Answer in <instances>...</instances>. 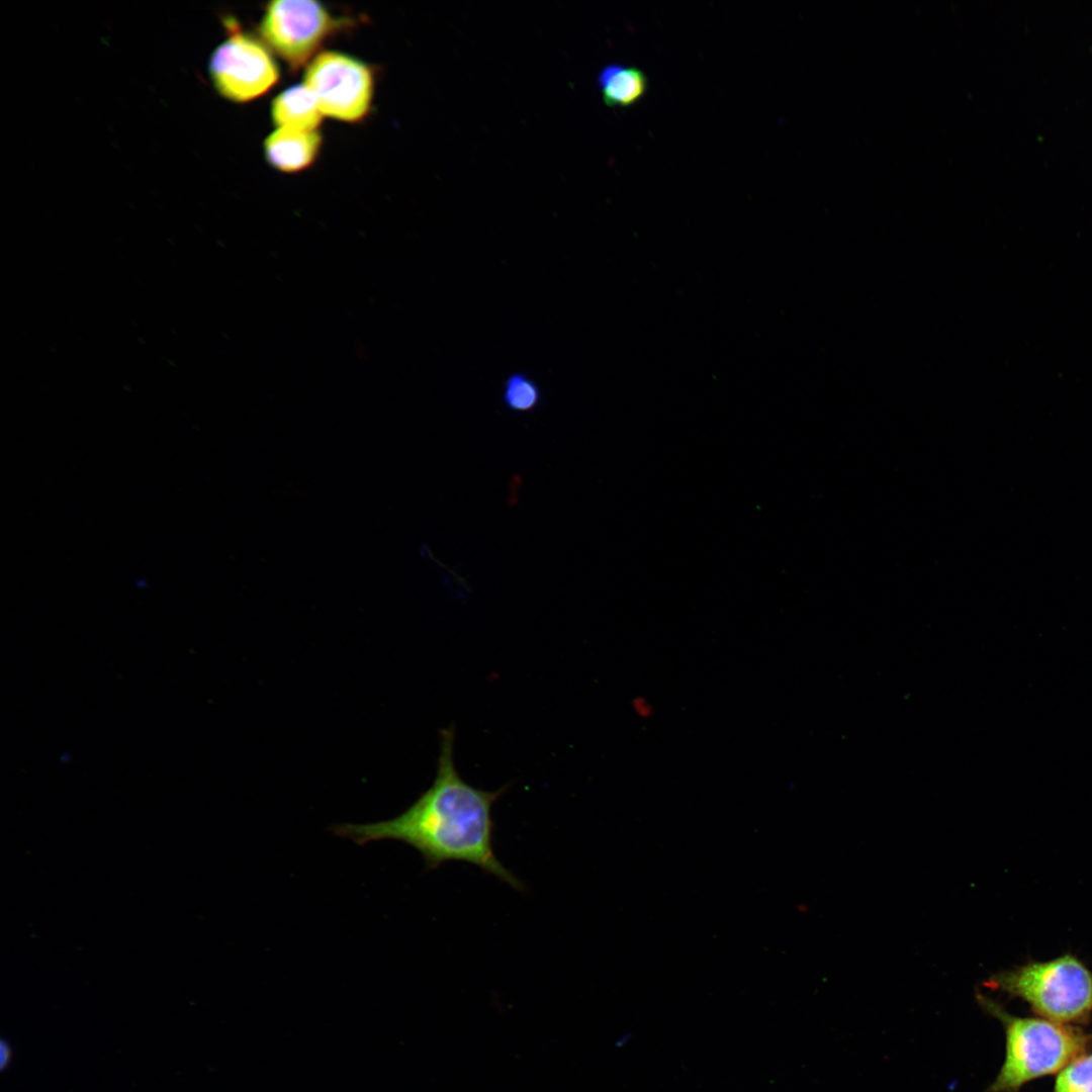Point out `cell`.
<instances>
[{
    "instance_id": "cell-1",
    "label": "cell",
    "mask_w": 1092,
    "mask_h": 1092,
    "mask_svg": "<svg viewBox=\"0 0 1092 1092\" xmlns=\"http://www.w3.org/2000/svg\"><path fill=\"white\" fill-rule=\"evenodd\" d=\"M440 738L436 778L414 804L392 819L337 825L334 833L361 845L401 841L420 852L428 870L467 862L523 891L524 884L498 860L493 846L491 810L507 787L484 791L465 782L455 766L453 730L443 729Z\"/></svg>"
},
{
    "instance_id": "cell-2",
    "label": "cell",
    "mask_w": 1092,
    "mask_h": 1092,
    "mask_svg": "<svg viewBox=\"0 0 1092 1092\" xmlns=\"http://www.w3.org/2000/svg\"><path fill=\"white\" fill-rule=\"evenodd\" d=\"M982 1008L1005 1029L1004 1063L988 1092H1019L1027 1082L1060 1072L1085 1054L1090 1036L1070 1024L1010 1015L994 1000L977 994Z\"/></svg>"
},
{
    "instance_id": "cell-3",
    "label": "cell",
    "mask_w": 1092,
    "mask_h": 1092,
    "mask_svg": "<svg viewBox=\"0 0 1092 1092\" xmlns=\"http://www.w3.org/2000/svg\"><path fill=\"white\" fill-rule=\"evenodd\" d=\"M987 986L1022 999L1051 1021L1084 1023L1092 1012V972L1070 953L1000 972Z\"/></svg>"
},
{
    "instance_id": "cell-4",
    "label": "cell",
    "mask_w": 1092,
    "mask_h": 1092,
    "mask_svg": "<svg viewBox=\"0 0 1092 1092\" xmlns=\"http://www.w3.org/2000/svg\"><path fill=\"white\" fill-rule=\"evenodd\" d=\"M224 24L230 34L211 54L210 79L222 97L247 102L272 88L279 71L261 42L241 32L234 21L225 19Z\"/></svg>"
},
{
    "instance_id": "cell-5",
    "label": "cell",
    "mask_w": 1092,
    "mask_h": 1092,
    "mask_svg": "<svg viewBox=\"0 0 1092 1092\" xmlns=\"http://www.w3.org/2000/svg\"><path fill=\"white\" fill-rule=\"evenodd\" d=\"M304 85L314 94L324 115L357 121L369 110L372 74L355 58L337 52L320 54L306 70Z\"/></svg>"
},
{
    "instance_id": "cell-6",
    "label": "cell",
    "mask_w": 1092,
    "mask_h": 1092,
    "mask_svg": "<svg viewBox=\"0 0 1092 1092\" xmlns=\"http://www.w3.org/2000/svg\"><path fill=\"white\" fill-rule=\"evenodd\" d=\"M336 23L316 1L270 2L260 23L267 44L293 69L307 63Z\"/></svg>"
},
{
    "instance_id": "cell-7",
    "label": "cell",
    "mask_w": 1092,
    "mask_h": 1092,
    "mask_svg": "<svg viewBox=\"0 0 1092 1092\" xmlns=\"http://www.w3.org/2000/svg\"><path fill=\"white\" fill-rule=\"evenodd\" d=\"M322 138L315 131L278 127L265 141L268 162L283 172H296L308 167L315 159Z\"/></svg>"
},
{
    "instance_id": "cell-8",
    "label": "cell",
    "mask_w": 1092,
    "mask_h": 1092,
    "mask_svg": "<svg viewBox=\"0 0 1092 1092\" xmlns=\"http://www.w3.org/2000/svg\"><path fill=\"white\" fill-rule=\"evenodd\" d=\"M271 114L278 127L315 131L323 113L311 90L304 84L281 92L272 102Z\"/></svg>"
},
{
    "instance_id": "cell-9",
    "label": "cell",
    "mask_w": 1092,
    "mask_h": 1092,
    "mask_svg": "<svg viewBox=\"0 0 1092 1092\" xmlns=\"http://www.w3.org/2000/svg\"><path fill=\"white\" fill-rule=\"evenodd\" d=\"M597 83L605 104L610 107L631 106L648 88L647 76L640 68L616 63L599 72Z\"/></svg>"
},
{
    "instance_id": "cell-10",
    "label": "cell",
    "mask_w": 1092,
    "mask_h": 1092,
    "mask_svg": "<svg viewBox=\"0 0 1092 1092\" xmlns=\"http://www.w3.org/2000/svg\"><path fill=\"white\" fill-rule=\"evenodd\" d=\"M541 400V389L528 374L515 372L505 380L502 401L509 411L517 414L531 413L540 405Z\"/></svg>"
},
{
    "instance_id": "cell-11",
    "label": "cell",
    "mask_w": 1092,
    "mask_h": 1092,
    "mask_svg": "<svg viewBox=\"0 0 1092 1092\" xmlns=\"http://www.w3.org/2000/svg\"><path fill=\"white\" fill-rule=\"evenodd\" d=\"M1053 1092H1092V1053L1077 1057L1063 1068Z\"/></svg>"
},
{
    "instance_id": "cell-12",
    "label": "cell",
    "mask_w": 1092,
    "mask_h": 1092,
    "mask_svg": "<svg viewBox=\"0 0 1092 1092\" xmlns=\"http://www.w3.org/2000/svg\"><path fill=\"white\" fill-rule=\"evenodd\" d=\"M9 1059H10V1049L5 1042H2L1 1043V1066H2V1068H5L6 1063L9 1062Z\"/></svg>"
}]
</instances>
